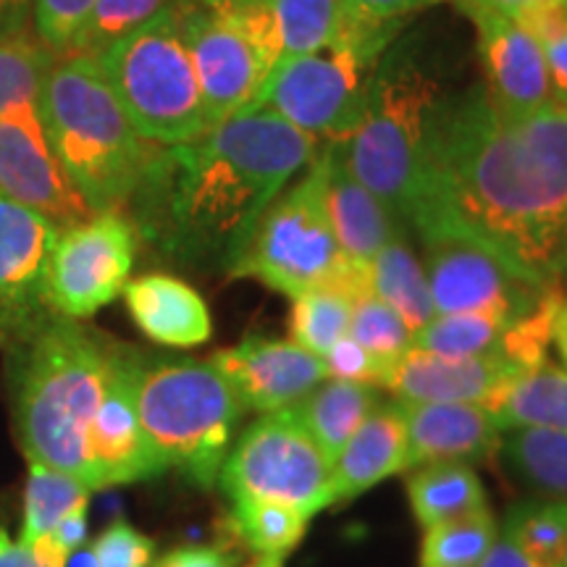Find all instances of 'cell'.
I'll return each mask as SVG.
<instances>
[{"mask_svg": "<svg viewBox=\"0 0 567 567\" xmlns=\"http://www.w3.org/2000/svg\"><path fill=\"white\" fill-rule=\"evenodd\" d=\"M354 300L334 284L308 289L292 297L289 310V339L308 352L323 358L339 339L347 337Z\"/></svg>", "mask_w": 567, "mask_h": 567, "instance_id": "obj_32", "label": "cell"}, {"mask_svg": "<svg viewBox=\"0 0 567 567\" xmlns=\"http://www.w3.org/2000/svg\"><path fill=\"white\" fill-rule=\"evenodd\" d=\"M478 567H557V565L542 563V559L526 555V551L517 547V544L509 542L505 534H499L496 536L494 547L488 549V555Z\"/></svg>", "mask_w": 567, "mask_h": 567, "instance_id": "obj_46", "label": "cell"}, {"mask_svg": "<svg viewBox=\"0 0 567 567\" xmlns=\"http://www.w3.org/2000/svg\"><path fill=\"white\" fill-rule=\"evenodd\" d=\"M210 363L224 373L245 410L264 415L297 405L329 379L323 358L292 339L245 337L239 344L218 350Z\"/></svg>", "mask_w": 567, "mask_h": 567, "instance_id": "obj_16", "label": "cell"}, {"mask_svg": "<svg viewBox=\"0 0 567 567\" xmlns=\"http://www.w3.org/2000/svg\"><path fill=\"white\" fill-rule=\"evenodd\" d=\"M442 218L542 289L567 266V105L507 116L484 84L444 97L408 224Z\"/></svg>", "mask_w": 567, "mask_h": 567, "instance_id": "obj_1", "label": "cell"}, {"mask_svg": "<svg viewBox=\"0 0 567 567\" xmlns=\"http://www.w3.org/2000/svg\"><path fill=\"white\" fill-rule=\"evenodd\" d=\"M0 567H45L21 542H13L9 530L0 528Z\"/></svg>", "mask_w": 567, "mask_h": 567, "instance_id": "obj_48", "label": "cell"}, {"mask_svg": "<svg viewBox=\"0 0 567 567\" xmlns=\"http://www.w3.org/2000/svg\"><path fill=\"white\" fill-rule=\"evenodd\" d=\"M326 371L329 379H342L354 381V384H368V386H386L389 373H392V363L373 358L365 347H360L352 337H342L339 342L323 354Z\"/></svg>", "mask_w": 567, "mask_h": 567, "instance_id": "obj_42", "label": "cell"}, {"mask_svg": "<svg viewBox=\"0 0 567 567\" xmlns=\"http://www.w3.org/2000/svg\"><path fill=\"white\" fill-rule=\"evenodd\" d=\"M408 499L423 530L460 515L488 507L478 473L465 463H431L413 467L408 478Z\"/></svg>", "mask_w": 567, "mask_h": 567, "instance_id": "obj_27", "label": "cell"}, {"mask_svg": "<svg viewBox=\"0 0 567 567\" xmlns=\"http://www.w3.org/2000/svg\"><path fill=\"white\" fill-rule=\"evenodd\" d=\"M274 19L281 42L276 66H281L331 45L342 34L352 13L344 0H276Z\"/></svg>", "mask_w": 567, "mask_h": 567, "instance_id": "obj_30", "label": "cell"}, {"mask_svg": "<svg viewBox=\"0 0 567 567\" xmlns=\"http://www.w3.org/2000/svg\"><path fill=\"white\" fill-rule=\"evenodd\" d=\"M97 0H34L32 30L55 59H63L80 38Z\"/></svg>", "mask_w": 567, "mask_h": 567, "instance_id": "obj_39", "label": "cell"}, {"mask_svg": "<svg viewBox=\"0 0 567 567\" xmlns=\"http://www.w3.org/2000/svg\"><path fill=\"white\" fill-rule=\"evenodd\" d=\"M137 234L122 213H95L90 221L59 234L48 300L53 313L71 321L95 316L124 292L130 284Z\"/></svg>", "mask_w": 567, "mask_h": 567, "instance_id": "obj_13", "label": "cell"}, {"mask_svg": "<svg viewBox=\"0 0 567 567\" xmlns=\"http://www.w3.org/2000/svg\"><path fill=\"white\" fill-rule=\"evenodd\" d=\"M40 113L63 172L95 213H122L158 153L134 130L95 55L55 59Z\"/></svg>", "mask_w": 567, "mask_h": 567, "instance_id": "obj_4", "label": "cell"}, {"mask_svg": "<svg viewBox=\"0 0 567 567\" xmlns=\"http://www.w3.org/2000/svg\"><path fill=\"white\" fill-rule=\"evenodd\" d=\"M137 413L158 463L176 467L195 486L210 488L231 452L247 413L210 360H145L134 375Z\"/></svg>", "mask_w": 567, "mask_h": 567, "instance_id": "obj_6", "label": "cell"}, {"mask_svg": "<svg viewBox=\"0 0 567 567\" xmlns=\"http://www.w3.org/2000/svg\"><path fill=\"white\" fill-rule=\"evenodd\" d=\"M323 197L331 229L344 258L368 266L381 247L402 234L392 210L354 176L339 155L334 142H321Z\"/></svg>", "mask_w": 567, "mask_h": 567, "instance_id": "obj_22", "label": "cell"}, {"mask_svg": "<svg viewBox=\"0 0 567 567\" xmlns=\"http://www.w3.org/2000/svg\"><path fill=\"white\" fill-rule=\"evenodd\" d=\"M502 431L544 429L567 434V371L544 363L520 373L488 408Z\"/></svg>", "mask_w": 567, "mask_h": 567, "instance_id": "obj_26", "label": "cell"}, {"mask_svg": "<svg viewBox=\"0 0 567 567\" xmlns=\"http://www.w3.org/2000/svg\"><path fill=\"white\" fill-rule=\"evenodd\" d=\"M363 264L344 258L331 229L323 197V151L268 205L250 239L229 266V276L255 279L289 300L334 284L350 297L365 289Z\"/></svg>", "mask_w": 567, "mask_h": 567, "instance_id": "obj_7", "label": "cell"}, {"mask_svg": "<svg viewBox=\"0 0 567 567\" xmlns=\"http://www.w3.org/2000/svg\"><path fill=\"white\" fill-rule=\"evenodd\" d=\"M551 344H555L559 360H563L567 371V297H563V302H559L555 323H551Z\"/></svg>", "mask_w": 567, "mask_h": 567, "instance_id": "obj_49", "label": "cell"}, {"mask_svg": "<svg viewBox=\"0 0 567 567\" xmlns=\"http://www.w3.org/2000/svg\"><path fill=\"white\" fill-rule=\"evenodd\" d=\"M499 536L492 509H476L425 528L421 542V567H478Z\"/></svg>", "mask_w": 567, "mask_h": 567, "instance_id": "obj_34", "label": "cell"}, {"mask_svg": "<svg viewBox=\"0 0 567 567\" xmlns=\"http://www.w3.org/2000/svg\"><path fill=\"white\" fill-rule=\"evenodd\" d=\"M444 92L429 66L394 42L373 74L363 113L342 140H334L347 168L408 224L421 195L431 132Z\"/></svg>", "mask_w": 567, "mask_h": 567, "instance_id": "obj_5", "label": "cell"}, {"mask_svg": "<svg viewBox=\"0 0 567 567\" xmlns=\"http://www.w3.org/2000/svg\"><path fill=\"white\" fill-rule=\"evenodd\" d=\"M379 405L381 400L375 386L354 384V381L342 379H326L308 396H302L297 405L287 408V413L308 431L310 439L334 463L354 431L363 425L365 417Z\"/></svg>", "mask_w": 567, "mask_h": 567, "instance_id": "obj_25", "label": "cell"}, {"mask_svg": "<svg viewBox=\"0 0 567 567\" xmlns=\"http://www.w3.org/2000/svg\"><path fill=\"white\" fill-rule=\"evenodd\" d=\"M509 326L513 323L481 313L436 316L415 331L413 347L450 358H505Z\"/></svg>", "mask_w": 567, "mask_h": 567, "instance_id": "obj_31", "label": "cell"}, {"mask_svg": "<svg viewBox=\"0 0 567 567\" xmlns=\"http://www.w3.org/2000/svg\"><path fill=\"white\" fill-rule=\"evenodd\" d=\"M499 452L523 484L544 496L567 499V434L513 429L502 434Z\"/></svg>", "mask_w": 567, "mask_h": 567, "instance_id": "obj_29", "label": "cell"}, {"mask_svg": "<svg viewBox=\"0 0 567 567\" xmlns=\"http://www.w3.org/2000/svg\"><path fill=\"white\" fill-rule=\"evenodd\" d=\"M484 90L507 116H528L551 103V84L542 42L526 24L492 11H473Z\"/></svg>", "mask_w": 567, "mask_h": 567, "instance_id": "obj_17", "label": "cell"}, {"mask_svg": "<svg viewBox=\"0 0 567 567\" xmlns=\"http://www.w3.org/2000/svg\"><path fill=\"white\" fill-rule=\"evenodd\" d=\"M0 193L45 216L59 231L95 216L55 158L40 103L0 113Z\"/></svg>", "mask_w": 567, "mask_h": 567, "instance_id": "obj_14", "label": "cell"}, {"mask_svg": "<svg viewBox=\"0 0 567 567\" xmlns=\"http://www.w3.org/2000/svg\"><path fill=\"white\" fill-rule=\"evenodd\" d=\"M182 21L208 126L250 111L279 63L281 42L274 9L182 0Z\"/></svg>", "mask_w": 567, "mask_h": 567, "instance_id": "obj_10", "label": "cell"}, {"mask_svg": "<svg viewBox=\"0 0 567 567\" xmlns=\"http://www.w3.org/2000/svg\"><path fill=\"white\" fill-rule=\"evenodd\" d=\"M151 567H234L231 557L218 547H182L168 551Z\"/></svg>", "mask_w": 567, "mask_h": 567, "instance_id": "obj_44", "label": "cell"}, {"mask_svg": "<svg viewBox=\"0 0 567 567\" xmlns=\"http://www.w3.org/2000/svg\"><path fill=\"white\" fill-rule=\"evenodd\" d=\"M95 59L147 142L168 147L208 130L200 80L184 38L182 0Z\"/></svg>", "mask_w": 567, "mask_h": 567, "instance_id": "obj_8", "label": "cell"}, {"mask_svg": "<svg viewBox=\"0 0 567 567\" xmlns=\"http://www.w3.org/2000/svg\"><path fill=\"white\" fill-rule=\"evenodd\" d=\"M499 534H505L526 555L559 567L567 547V499L534 496L515 502L502 520Z\"/></svg>", "mask_w": 567, "mask_h": 567, "instance_id": "obj_35", "label": "cell"}, {"mask_svg": "<svg viewBox=\"0 0 567 567\" xmlns=\"http://www.w3.org/2000/svg\"><path fill=\"white\" fill-rule=\"evenodd\" d=\"M132 321L153 342L197 347L213 334L210 310L197 289L166 274H145L124 287Z\"/></svg>", "mask_w": 567, "mask_h": 567, "instance_id": "obj_23", "label": "cell"}, {"mask_svg": "<svg viewBox=\"0 0 567 567\" xmlns=\"http://www.w3.org/2000/svg\"><path fill=\"white\" fill-rule=\"evenodd\" d=\"M542 42L547 59L551 101L567 105V0H551L520 21Z\"/></svg>", "mask_w": 567, "mask_h": 567, "instance_id": "obj_40", "label": "cell"}, {"mask_svg": "<svg viewBox=\"0 0 567 567\" xmlns=\"http://www.w3.org/2000/svg\"><path fill=\"white\" fill-rule=\"evenodd\" d=\"M334 463L287 410L255 421L224 460L218 484L229 499L255 496L313 517L334 505Z\"/></svg>", "mask_w": 567, "mask_h": 567, "instance_id": "obj_11", "label": "cell"}, {"mask_svg": "<svg viewBox=\"0 0 567 567\" xmlns=\"http://www.w3.org/2000/svg\"><path fill=\"white\" fill-rule=\"evenodd\" d=\"M559 287H563V292L567 289V266H565V274H563V281H559Z\"/></svg>", "mask_w": 567, "mask_h": 567, "instance_id": "obj_52", "label": "cell"}, {"mask_svg": "<svg viewBox=\"0 0 567 567\" xmlns=\"http://www.w3.org/2000/svg\"><path fill=\"white\" fill-rule=\"evenodd\" d=\"M92 567H151L155 544L126 520H116L95 538Z\"/></svg>", "mask_w": 567, "mask_h": 567, "instance_id": "obj_41", "label": "cell"}, {"mask_svg": "<svg viewBox=\"0 0 567 567\" xmlns=\"http://www.w3.org/2000/svg\"><path fill=\"white\" fill-rule=\"evenodd\" d=\"M402 27L405 19L352 17L331 45L276 66L252 109L276 111L318 142L342 140L363 113L375 69Z\"/></svg>", "mask_w": 567, "mask_h": 567, "instance_id": "obj_9", "label": "cell"}, {"mask_svg": "<svg viewBox=\"0 0 567 567\" xmlns=\"http://www.w3.org/2000/svg\"><path fill=\"white\" fill-rule=\"evenodd\" d=\"M90 492L80 478L30 463L19 542L45 567H66L84 544Z\"/></svg>", "mask_w": 567, "mask_h": 567, "instance_id": "obj_21", "label": "cell"}, {"mask_svg": "<svg viewBox=\"0 0 567 567\" xmlns=\"http://www.w3.org/2000/svg\"><path fill=\"white\" fill-rule=\"evenodd\" d=\"M234 528L258 555L287 557L308 534L310 517L292 505L255 496L231 499Z\"/></svg>", "mask_w": 567, "mask_h": 567, "instance_id": "obj_33", "label": "cell"}, {"mask_svg": "<svg viewBox=\"0 0 567 567\" xmlns=\"http://www.w3.org/2000/svg\"><path fill=\"white\" fill-rule=\"evenodd\" d=\"M452 3H455L465 17L473 11H492L502 13V17H513L517 21H523L534 11L551 3V0H452Z\"/></svg>", "mask_w": 567, "mask_h": 567, "instance_id": "obj_45", "label": "cell"}, {"mask_svg": "<svg viewBox=\"0 0 567 567\" xmlns=\"http://www.w3.org/2000/svg\"><path fill=\"white\" fill-rule=\"evenodd\" d=\"M559 567H567V547H565V555H563V559H559Z\"/></svg>", "mask_w": 567, "mask_h": 567, "instance_id": "obj_53", "label": "cell"}, {"mask_svg": "<svg viewBox=\"0 0 567 567\" xmlns=\"http://www.w3.org/2000/svg\"><path fill=\"white\" fill-rule=\"evenodd\" d=\"M396 402V400H394ZM408 429L405 471L431 463H481L499 452L494 413L471 402H396Z\"/></svg>", "mask_w": 567, "mask_h": 567, "instance_id": "obj_20", "label": "cell"}, {"mask_svg": "<svg viewBox=\"0 0 567 567\" xmlns=\"http://www.w3.org/2000/svg\"><path fill=\"white\" fill-rule=\"evenodd\" d=\"M34 0H0V38L30 32Z\"/></svg>", "mask_w": 567, "mask_h": 567, "instance_id": "obj_47", "label": "cell"}, {"mask_svg": "<svg viewBox=\"0 0 567 567\" xmlns=\"http://www.w3.org/2000/svg\"><path fill=\"white\" fill-rule=\"evenodd\" d=\"M408 429L396 402H381L334 460V505L352 502L375 484L405 471Z\"/></svg>", "mask_w": 567, "mask_h": 567, "instance_id": "obj_24", "label": "cell"}, {"mask_svg": "<svg viewBox=\"0 0 567 567\" xmlns=\"http://www.w3.org/2000/svg\"><path fill=\"white\" fill-rule=\"evenodd\" d=\"M176 0H97L80 38L66 55H97L116 40L140 30L142 24L158 17Z\"/></svg>", "mask_w": 567, "mask_h": 567, "instance_id": "obj_37", "label": "cell"}, {"mask_svg": "<svg viewBox=\"0 0 567 567\" xmlns=\"http://www.w3.org/2000/svg\"><path fill=\"white\" fill-rule=\"evenodd\" d=\"M13 350V413L27 460L95 488L90 431L109 384L113 350L63 316L48 318Z\"/></svg>", "mask_w": 567, "mask_h": 567, "instance_id": "obj_3", "label": "cell"}, {"mask_svg": "<svg viewBox=\"0 0 567 567\" xmlns=\"http://www.w3.org/2000/svg\"><path fill=\"white\" fill-rule=\"evenodd\" d=\"M347 337H352L360 347H365L373 358L384 363H396L408 350H413L415 331L405 323V318L381 302L379 297L368 295L354 302L352 321Z\"/></svg>", "mask_w": 567, "mask_h": 567, "instance_id": "obj_38", "label": "cell"}, {"mask_svg": "<svg viewBox=\"0 0 567 567\" xmlns=\"http://www.w3.org/2000/svg\"><path fill=\"white\" fill-rule=\"evenodd\" d=\"M318 147L271 109L237 113L195 140L158 147L132 197L137 221L174 258L229 271L268 205Z\"/></svg>", "mask_w": 567, "mask_h": 567, "instance_id": "obj_2", "label": "cell"}, {"mask_svg": "<svg viewBox=\"0 0 567 567\" xmlns=\"http://www.w3.org/2000/svg\"><path fill=\"white\" fill-rule=\"evenodd\" d=\"M368 289L405 318L413 331L436 318L425 268L405 234H396L368 264Z\"/></svg>", "mask_w": 567, "mask_h": 567, "instance_id": "obj_28", "label": "cell"}, {"mask_svg": "<svg viewBox=\"0 0 567 567\" xmlns=\"http://www.w3.org/2000/svg\"><path fill=\"white\" fill-rule=\"evenodd\" d=\"M205 3L229 6V9H274L276 0H205Z\"/></svg>", "mask_w": 567, "mask_h": 567, "instance_id": "obj_50", "label": "cell"}, {"mask_svg": "<svg viewBox=\"0 0 567 567\" xmlns=\"http://www.w3.org/2000/svg\"><path fill=\"white\" fill-rule=\"evenodd\" d=\"M520 365L505 358H450L425 350H408L386 379V392L396 402H471L492 408Z\"/></svg>", "mask_w": 567, "mask_h": 567, "instance_id": "obj_19", "label": "cell"}, {"mask_svg": "<svg viewBox=\"0 0 567 567\" xmlns=\"http://www.w3.org/2000/svg\"><path fill=\"white\" fill-rule=\"evenodd\" d=\"M247 567H284V557H274V555H260L258 559H255L252 565Z\"/></svg>", "mask_w": 567, "mask_h": 567, "instance_id": "obj_51", "label": "cell"}, {"mask_svg": "<svg viewBox=\"0 0 567 567\" xmlns=\"http://www.w3.org/2000/svg\"><path fill=\"white\" fill-rule=\"evenodd\" d=\"M134 375H137V354L113 350L109 384L90 431L95 488L134 484L163 471L142 431Z\"/></svg>", "mask_w": 567, "mask_h": 567, "instance_id": "obj_18", "label": "cell"}, {"mask_svg": "<svg viewBox=\"0 0 567 567\" xmlns=\"http://www.w3.org/2000/svg\"><path fill=\"white\" fill-rule=\"evenodd\" d=\"M59 229L0 193V344L17 347L53 313L48 279Z\"/></svg>", "mask_w": 567, "mask_h": 567, "instance_id": "obj_15", "label": "cell"}, {"mask_svg": "<svg viewBox=\"0 0 567 567\" xmlns=\"http://www.w3.org/2000/svg\"><path fill=\"white\" fill-rule=\"evenodd\" d=\"M413 229L423 245L436 316L481 313L517 323L555 292L523 279L478 239L442 218H421Z\"/></svg>", "mask_w": 567, "mask_h": 567, "instance_id": "obj_12", "label": "cell"}, {"mask_svg": "<svg viewBox=\"0 0 567 567\" xmlns=\"http://www.w3.org/2000/svg\"><path fill=\"white\" fill-rule=\"evenodd\" d=\"M352 17L365 21H396L408 19L417 11L434 9L444 0H344Z\"/></svg>", "mask_w": 567, "mask_h": 567, "instance_id": "obj_43", "label": "cell"}, {"mask_svg": "<svg viewBox=\"0 0 567 567\" xmlns=\"http://www.w3.org/2000/svg\"><path fill=\"white\" fill-rule=\"evenodd\" d=\"M53 63L55 55L32 30L0 38V113L11 105L40 103Z\"/></svg>", "mask_w": 567, "mask_h": 567, "instance_id": "obj_36", "label": "cell"}]
</instances>
